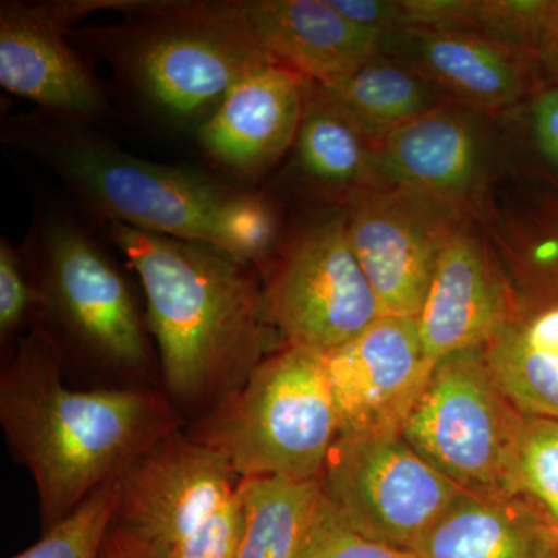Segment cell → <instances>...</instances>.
<instances>
[{"instance_id": "25", "label": "cell", "mask_w": 558, "mask_h": 558, "mask_svg": "<svg viewBox=\"0 0 558 558\" xmlns=\"http://www.w3.org/2000/svg\"><path fill=\"white\" fill-rule=\"evenodd\" d=\"M465 32L538 53L558 36V2L470 0Z\"/></svg>"}, {"instance_id": "5", "label": "cell", "mask_w": 558, "mask_h": 558, "mask_svg": "<svg viewBox=\"0 0 558 558\" xmlns=\"http://www.w3.org/2000/svg\"><path fill=\"white\" fill-rule=\"evenodd\" d=\"M121 13L132 21L94 31L102 54L157 119L180 130H199L234 84L270 58L193 0H126Z\"/></svg>"}, {"instance_id": "14", "label": "cell", "mask_w": 558, "mask_h": 558, "mask_svg": "<svg viewBox=\"0 0 558 558\" xmlns=\"http://www.w3.org/2000/svg\"><path fill=\"white\" fill-rule=\"evenodd\" d=\"M435 365L417 319L392 315L326 354L339 433L402 432Z\"/></svg>"}, {"instance_id": "3", "label": "cell", "mask_w": 558, "mask_h": 558, "mask_svg": "<svg viewBox=\"0 0 558 558\" xmlns=\"http://www.w3.org/2000/svg\"><path fill=\"white\" fill-rule=\"evenodd\" d=\"M13 135L106 222L211 245L259 270L277 252L278 213L264 194L140 159L76 124L31 121Z\"/></svg>"}, {"instance_id": "2", "label": "cell", "mask_w": 558, "mask_h": 558, "mask_svg": "<svg viewBox=\"0 0 558 558\" xmlns=\"http://www.w3.org/2000/svg\"><path fill=\"white\" fill-rule=\"evenodd\" d=\"M106 230L145 290L167 395L178 409H218L269 355L255 267L201 242L119 222H106Z\"/></svg>"}, {"instance_id": "33", "label": "cell", "mask_w": 558, "mask_h": 558, "mask_svg": "<svg viewBox=\"0 0 558 558\" xmlns=\"http://www.w3.org/2000/svg\"><path fill=\"white\" fill-rule=\"evenodd\" d=\"M553 532H554V537H556V542L558 545V527H553Z\"/></svg>"}, {"instance_id": "6", "label": "cell", "mask_w": 558, "mask_h": 558, "mask_svg": "<svg viewBox=\"0 0 558 558\" xmlns=\"http://www.w3.org/2000/svg\"><path fill=\"white\" fill-rule=\"evenodd\" d=\"M39 293V315L65 349L128 376L150 366L148 326L123 274L100 242L70 216L36 219L22 245Z\"/></svg>"}, {"instance_id": "4", "label": "cell", "mask_w": 558, "mask_h": 558, "mask_svg": "<svg viewBox=\"0 0 558 558\" xmlns=\"http://www.w3.org/2000/svg\"><path fill=\"white\" fill-rule=\"evenodd\" d=\"M339 429L326 355L286 347L189 435L222 454L241 480L317 481Z\"/></svg>"}, {"instance_id": "19", "label": "cell", "mask_w": 558, "mask_h": 558, "mask_svg": "<svg viewBox=\"0 0 558 558\" xmlns=\"http://www.w3.org/2000/svg\"><path fill=\"white\" fill-rule=\"evenodd\" d=\"M411 553L418 558H558L553 526L519 498L465 492Z\"/></svg>"}, {"instance_id": "7", "label": "cell", "mask_w": 558, "mask_h": 558, "mask_svg": "<svg viewBox=\"0 0 558 558\" xmlns=\"http://www.w3.org/2000/svg\"><path fill=\"white\" fill-rule=\"evenodd\" d=\"M242 480L218 451L172 433L123 476L116 520L161 558H234Z\"/></svg>"}, {"instance_id": "17", "label": "cell", "mask_w": 558, "mask_h": 558, "mask_svg": "<svg viewBox=\"0 0 558 558\" xmlns=\"http://www.w3.org/2000/svg\"><path fill=\"white\" fill-rule=\"evenodd\" d=\"M513 312L486 245L458 227L440 250L416 317L425 354L436 363L454 352L484 348Z\"/></svg>"}, {"instance_id": "20", "label": "cell", "mask_w": 558, "mask_h": 558, "mask_svg": "<svg viewBox=\"0 0 558 558\" xmlns=\"http://www.w3.org/2000/svg\"><path fill=\"white\" fill-rule=\"evenodd\" d=\"M293 149L301 178L322 196L347 205L362 191L379 189L376 143L314 81L304 80L303 113Z\"/></svg>"}, {"instance_id": "32", "label": "cell", "mask_w": 558, "mask_h": 558, "mask_svg": "<svg viewBox=\"0 0 558 558\" xmlns=\"http://www.w3.org/2000/svg\"><path fill=\"white\" fill-rule=\"evenodd\" d=\"M539 72L546 78L554 81L556 86L558 84V36L556 39L546 44L537 53Z\"/></svg>"}, {"instance_id": "24", "label": "cell", "mask_w": 558, "mask_h": 558, "mask_svg": "<svg viewBox=\"0 0 558 558\" xmlns=\"http://www.w3.org/2000/svg\"><path fill=\"white\" fill-rule=\"evenodd\" d=\"M121 476L92 492L69 515L46 529L38 543L11 558H101L119 509Z\"/></svg>"}, {"instance_id": "18", "label": "cell", "mask_w": 558, "mask_h": 558, "mask_svg": "<svg viewBox=\"0 0 558 558\" xmlns=\"http://www.w3.org/2000/svg\"><path fill=\"white\" fill-rule=\"evenodd\" d=\"M392 47L451 101L478 113L517 105L542 75L534 51L476 33L409 28L389 36L385 51Z\"/></svg>"}, {"instance_id": "15", "label": "cell", "mask_w": 558, "mask_h": 558, "mask_svg": "<svg viewBox=\"0 0 558 558\" xmlns=\"http://www.w3.org/2000/svg\"><path fill=\"white\" fill-rule=\"evenodd\" d=\"M303 101V76L267 58L234 84L196 131L197 142L222 170L258 178L295 145Z\"/></svg>"}, {"instance_id": "31", "label": "cell", "mask_w": 558, "mask_h": 558, "mask_svg": "<svg viewBox=\"0 0 558 558\" xmlns=\"http://www.w3.org/2000/svg\"><path fill=\"white\" fill-rule=\"evenodd\" d=\"M101 558H161L159 550L137 532L113 520Z\"/></svg>"}, {"instance_id": "8", "label": "cell", "mask_w": 558, "mask_h": 558, "mask_svg": "<svg viewBox=\"0 0 558 558\" xmlns=\"http://www.w3.org/2000/svg\"><path fill=\"white\" fill-rule=\"evenodd\" d=\"M523 424L524 414L495 384L484 348H473L436 362L402 435L468 494L517 498Z\"/></svg>"}, {"instance_id": "16", "label": "cell", "mask_w": 558, "mask_h": 558, "mask_svg": "<svg viewBox=\"0 0 558 558\" xmlns=\"http://www.w3.org/2000/svg\"><path fill=\"white\" fill-rule=\"evenodd\" d=\"M486 174L478 112L457 102L424 113L377 146L379 189H396L462 208Z\"/></svg>"}, {"instance_id": "10", "label": "cell", "mask_w": 558, "mask_h": 558, "mask_svg": "<svg viewBox=\"0 0 558 558\" xmlns=\"http://www.w3.org/2000/svg\"><path fill=\"white\" fill-rule=\"evenodd\" d=\"M269 325L288 347L330 354L384 317L349 241L344 209L301 231L267 275Z\"/></svg>"}, {"instance_id": "9", "label": "cell", "mask_w": 558, "mask_h": 558, "mask_svg": "<svg viewBox=\"0 0 558 558\" xmlns=\"http://www.w3.org/2000/svg\"><path fill=\"white\" fill-rule=\"evenodd\" d=\"M319 481L352 526L409 553L465 494L429 465L402 432L339 433Z\"/></svg>"}, {"instance_id": "27", "label": "cell", "mask_w": 558, "mask_h": 558, "mask_svg": "<svg viewBox=\"0 0 558 558\" xmlns=\"http://www.w3.org/2000/svg\"><path fill=\"white\" fill-rule=\"evenodd\" d=\"M295 558H418L357 531L319 490Z\"/></svg>"}, {"instance_id": "26", "label": "cell", "mask_w": 558, "mask_h": 558, "mask_svg": "<svg viewBox=\"0 0 558 558\" xmlns=\"http://www.w3.org/2000/svg\"><path fill=\"white\" fill-rule=\"evenodd\" d=\"M515 495L537 502L558 527V421L524 416L515 464Z\"/></svg>"}, {"instance_id": "12", "label": "cell", "mask_w": 558, "mask_h": 558, "mask_svg": "<svg viewBox=\"0 0 558 558\" xmlns=\"http://www.w3.org/2000/svg\"><path fill=\"white\" fill-rule=\"evenodd\" d=\"M124 0H53L0 3V84L57 119L92 120L108 108L94 73L72 44L73 24L121 11Z\"/></svg>"}, {"instance_id": "11", "label": "cell", "mask_w": 558, "mask_h": 558, "mask_svg": "<svg viewBox=\"0 0 558 558\" xmlns=\"http://www.w3.org/2000/svg\"><path fill=\"white\" fill-rule=\"evenodd\" d=\"M349 241L384 315L416 318L461 208L396 189L362 191L344 205Z\"/></svg>"}, {"instance_id": "13", "label": "cell", "mask_w": 558, "mask_h": 558, "mask_svg": "<svg viewBox=\"0 0 558 558\" xmlns=\"http://www.w3.org/2000/svg\"><path fill=\"white\" fill-rule=\"evenodd\" d=\"M209 20L299 73L329 84L385 51L387 39L341 16L330 0H193Z\"/></svg>"}, {"instance_id": "30", "label": "cell", "mask_w": 558, "mask_h": 558, "mask_svg": "<svg viewBox=\"0 0 558 558\" xmlns=\"http://www.w3.org/2000/svg\"><path fill=\"white\" fill-rule=\"evenodd\" d=\"M532 123L543 159L558 172V84L538 92L532 102Z\"/></svg>"}, {"instance_id": "1", "label": "cell", "mask_w": 558, "mask_h": 558, "mask_svg": "<svg viewBox=\"0 0 558 558\" xmlns=\"http://www.w3.org/2000/svg\"><path fill=\"white\" fill-rule=\"evenodd\" d=\"M65 355L35 326L0 374V424L35 480L44 531L183 425L170 396L153 388L65 387Z\"/></svg>"}, {"instance_id": "28", "label": "cell", "mask_w": 558, "mask_h": 558, "mask_svg": "<svg viewBox=\"0 0 558 558\" xmlns=\"http://www.w3.org/2000/svg\"><path fill=\"white\" fill-rule=\"evenodd\" d=\"M39 312V293L22 248L0 242V340L10 344L17 330Z\"/></svg>"}, {"instance_id": "22", "label": "cell", "mask_w": 558, "mask_h": 558, "mask_svg": "<svg viewBox=\"0 0 558 558\" xmlns=\"http://www.w3.org/2000/svg\"><path fill=\"white\" fill-rule=\"evenodd\" d=\"M319 86L377 146L410 121L454 102L409 62L387 53L377 54L343 78Z\"/></svg>"}, {"instance_id": "23", "label": "cell", "mask_w": 558, "mask_h": 558, "mask_svg": "<svg viewBox=\"0 0 558 558\" xmlns=\"http://www.w3.org/2000/svg\"><path fill=\"white\" fill-rule=\"evenodd\" d=\"M319 490V480H242V529L234 558H295Z\"/></svg>"}, {"instance_id": "29", "label": "cell", "mask_w": 558, "mask_h": 558, "mask_svg": "<svg viewBox=\"0 0 558 558\" xmlns=\"http://www.w3.org/2000/svg\"><path fill=\"white\" fill-rule=\"evenodd\" d=\"M330 5L352 24L385 39L400 31L398 0H330Z\"/></svg>"}, {"instance_id": "21", "label": "cell", "mask_w": 558, "mask_h": 558, "mask_svg": "<svg viewBox=\"0 0 558 558\" xmlns=\"http://www.w3.org/2000/svg\"><path fill=\"white\" fill-rule=\"evenodd\" d=\"M484 355L495 384L521 414L558 421V300L513 312Z\"/></svg>"}]
</instances>
